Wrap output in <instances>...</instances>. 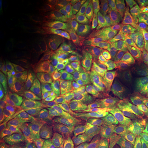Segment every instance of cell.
I'll list each match as a JSON object with an SVG mask.
<instances>
[{"mask_svg":"<svg viewBox=\"0 0 148 148\" xmlns=\"http://www.w3.org/2000/svg\"><path fill=\"white\" fill-rule=\"evenodd\" d=\"M122 121L130 126H138L148 115V88L130 86L112 92Z\"/></svg>","mask_w":148,"mask_h":148,"instance_id":"obj_1","label":"cell"},{"mask_svg":"<svg viewBox=\"0 0 148 148\" xmlns=\"http://www.w3.org/2000/svg\"><path fill=\"white\" fill-rule=\"evenodd\" d=\"M105 38L113 49L148 53V29L145 26L135 25L114 31Z\"/></svg>","mask_w":148,"mask_h":148,"instance_id":"obj_2","label":"cell"},{"mask_svg":"<svg viewBox=\"0 0 148 148\" xmlns=\"http://www.w3.org/2000/svg\"><path fill=\"white\" fill-rule=\"evenodd\" d=\"M106 66L124 68L143 73H148V53L119 50L111 48L101 58Z\"/></svg>","mask_w":148,"mask_h":148,"instance_id":"obj_3","label":"cell"},{"mask_svg":"<svg viewBox=\"0 0 148 148\" xmlns=\"http://www.w3.org/2000/svg\"><path fill=\"white\" fill-rule=\"evenodd\" d=\"M77 133L60 128H49L40 130L32 134L29 144L32 146H45L54 144H64L75 147L78 143Z\"/></svg>","mask_w":148,"mask_h":148,"instance_id":"obj_4","label":"cell"},{"mask_svg":"<svg viewBox=\"0 0 148 148\" xmlns=\"http://www.w3.org/2000/svg\"><path fill=\"white\" fill-rule=\"evenodd\" d=\"M94 107L101 117L106 133L113 132L124 124L118 112L112 92L99 97Z\"/></svg>","mask_w":148,"mask_h":148,"instance_id":"obj_5","label":"cell"},{"mask_svg":"<svg viewBox=\"0 0 148 148\" xmlns=\"http://www.w3.org/2000/svg\"><path fill=\"white\" fill-rule=\"evenodd\" d=\"M135 25H137L136 18L114 7L97 22L99 32L104 38L114 31Z\"/></svg>","mask_w":148,"mask_h":148,"instance_id":"obj_6","label":"cell"},{"mask_svg":"<svg viewBox=\"0 0 148 148\" xmlns=\"http://www.w3.org/2000/svg\"><path fill=\"white\" fill-rule=\"evenodd\" d=\"M64 79L77 83H97L107 86H115V84L104 69L93 67L81 71L62 72Z\"/></svg>","mask_w":148,"mask_h":148,"instance_id":"obj_7","label":"cell"},{"mask_svg":"<svg viewBox=\"0 0 148 148\" xmlns=\"http://www.w3.org/2000/svg\"><path fill=\"white\" fill-rule=\"evenodd\" d=\"M106 71L115 86H148V73H139L124 68L105 66Z\"/></svg>","mask_w":148,"mask_h":148,"instance_id":"obj_8","label":"cell"},{"mask_svg":"<svg viewBox=\"0 0 148 148\" xmlns=\"http://www.w3.org/2000/svg\"><path fill=\"white\" fill-rule=\"evenodd\" d=\"M34 115V101L26 96L18 102L14 110V123L18 127H25L30 125Z\"/></svg>","mask_w":148,"mask_h":148,"instance_id":"obj_9","label":"cell"},{"mask_svg":"<svg viewBox=\"0 0 148 148\" xmlns=\"http://www.w3.org/2000/svg\"><path fill=\"white\" fill-rule=\"evenodd\" d=\"M136 130L129 125L123 124L111 132L106 141L101 148H125Z\"/></svg>","mask_w":148,"mask_h":148,"instance_id":"obj_10","label":"cell"},{"mask_svg":"<svg viewBox=\"0 0 148 148\" xmlns=\"http://www.w3.org/2000/svg\"><path fill=\"white\" fill-rule=\"evenodd\" d=\"M82 122L84 130L88 131L98 136L106 134L101 117L94 106L88 107L85 110Z\"/></svg>","mask_w":148,"mask_h":148,"instance_id":"obj_11","label":"cell"},{"mask_svg":"<svg viewBox=\"0 0 148 148\" xmlns=\"http://www.w3.org/2000/svg\"><path fill=\"white\" fill-rule=\"evenodd\" d=\"M55 64L57 67L62 70V72L81 71V70L90 69L94 66L90 64L84 63L81 60H77L75 58H67V57L57 58Z\"/></svg>","mask_w":148,"mask_h":148,"instance_id":"obj_12","label":"cell"},{"mask_svg":"<svg viewBox=\"0 0 148 148\" xmlns=\"http://www.w3.org/2000/svg\"><path fill=\"white\" fill-rule=\"evenodd\" d=\"M76 46L82 52L88 56L102 58L107 53L105 52V47L102 44L92 40H78L76 41Z\"/></svg>","mask_w":148,"mask_h":148,"instance_id":"obj_13","label":"cell"},{"mask_svg":"<svg viewBox=\"0 0 148 148\" xmlns=\"http://www.w3.org/2000/svg\"><path fill=\"white\" fill-rule=\"evenodd\" d=\"M143 1L142 0H121L115 1L113 5L114 8L124 11L136 19L143 8Z\"/></svg>","mask_w":148,"mask_h":148,"instance_id":"obj_14","label":"cell"},{"mask_svg":"<svg viewBox=\"0 0 148 148\" xmlns=\"http://www.w3.org/2000/svg\"><path fill=\"white\" fill-rule=\"evenodd\" d=\"M39 114L40 119L49 123H58L65 118V112L63 109L54 105L45 106Z\"/></svg>","mask_w":148,"mask_h":148,"instance_id":"obj_15","label":"cell"},{"mask_svg":"<svg viewBox=\"0 0 148 148\" xmlns=\"http://www.w3.org/2000/svg\"><path fill=\"white\" fill-rule=\"evenodd\" d=\"M137 25L146 26L148 24V0L143 1V8L136 18Z\"/></svg>","mask_w":148,"mask_h":148,"instance_id":"obj_16","label":"cell"},{"mask_svg":"<svg viewBox=\"0 0 148 148\" xmlns=\"http://www.w3.org/2000/svg\"><path fill=\"white\" fill-rule=\"evenodd\" d=\"M0 29L1 34L6 31V19H5V1H0Z\"/></svg>","mask_w":148,"mask_h":148,"instance_id":"obj_17","label":"cell"},{"mask_svg":"<svg viewBox=\"0 0 148 148\" xmlns=\"http://www.w3.org/2000/svg\"><path fill=\"white\" fill-rule=\"evenodd\" d=\"M125 148H144L143 146L140 143L136 131L128 140Z\"/></svg>","mask_w":148,"mask_h":148,"instance_id":"obj_18","label":"cell"},{"mask_svg":"<svg viewBox=\"0 0 148 148\" xmlns=\"http://www.w3.org/2000/svg\"><path fill=\"white\" fill-rule=\"evenodd\" d=\"M138 136L141 145L143 146L144 148L148 147V132L143 133H138Z\"/></svg>","mask_w":148,"mask_h":148,"instance_id":"obj_19","label":"cell"},{"mask_svg":"<svg viewBox=\"0 0 148 148\" xmlns=\"http://www.w3.org/2000/svg\"><path fill=\"white\" fill-rule=\"evenodd\" d=\"M136 131L138 133H143L148 132V119L144 121L142 124L138 125L136 127H135Z\"/></svg>","mask_w":148,"mask_h":148,"instance_id":"obj_20","label":"cell"},{"mask_svg":"<svg viewBox=\"0 0 148 148\" xmlns=\"http://www.w3.org/2000/svg\"><path fill=\"white\" fill-rule=\"evenodd\" d=\"M41 148H64V147H60V146H47V147H44Z\"/></svg>","mask_w":148,"mask_h":148,"instance_id":"obj_21","label":"cell"},{"mask_svg":"<svg viewBox=\"0 0 148 148\" xmlns=\"http://www.w3.org/2000/svg\"><path fill=\"white\" fill-rule=\"evenodd\" d=\"M145 27H146V28H147V29H148V24H147V25H146V26H145Z\"/></svg>","mask_w":148,"mask_h":148,"instance_id":"obj_22","label":"cell"},{"mask_svg":"<svg viewBox=\"0 0 148 148\" xmlns=\"http://www.w3.org/2000/svg\"><path fill=\"white\" fill-rule=\"evenodd\" d=\"M145 88H148V86H145Z\"/></svg>","mask_w":148,"mask_h":148,"instance_id":"obj_23","label":"cell"},{"mask_svg":"<svg viewBox=\"0 0 148 148\" xmlns=\"http://www.w3.org/2000/svg\"><path fill=\"white\" fill-rule=\"evenodd\" d=\"M145 148H148V147H145Z\"/></svg>","mask_w":148,"mask_h":148,"instance_id":"obj_24","label":"cell"}]
</instances>
